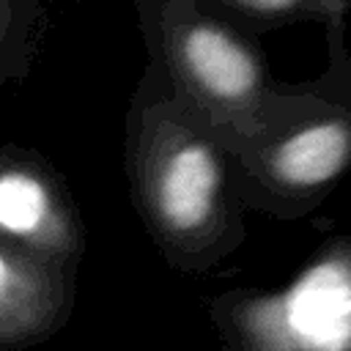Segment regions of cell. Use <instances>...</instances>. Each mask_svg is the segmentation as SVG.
<instances>
[{"label": "cell", "mask_w": 351, "mask_h": 351, "mask_svg": "<svg viewBox=\"0 0 351 351\" xmlns=\"http://www.w3.org/2000/svg\"><path fill=\"white\" fill-rule=\"evenodd\" d=\"M123 162L132 206L170 269L203 274L241 247L244 206L228 154L156 63L129 104Z\"/></svg>", "instance_id": "1"}, {"label": "cell", "mask_w": 351, "mask_h": 351, "mask_svg": "<svg viewBox=\"0 0 351 351\" xmlns=\"http://www.w3.org/2000/svg\"><path fill=\"white\" fill-rule=\"evenodd\" d=\"M225 148L244 208L299 219L351 170V104L315 90L274 93L258 132L211 129Z\"/></svg>", "instance_id": "2"}, {"label": "cell", "mask_w": 351, "mask_h": 351, "mask_svg": "<svg viewBox=\"0 0 351 351\" xmlns=\"http://www.w3.org/2000/svg\"><path fill=\"white\" fill-rule=\"evenodd\" d=\"M222 351H351V236L326 239L282 288L206 302Z\"/></svg>", "instance_id": "3"}, {"label": "cell", "mask_w": 351, "mask_h": 351, "mask_svg": "<svg viewBox=\"0 0 351 351\" xmlns=\"http://www.w3.org/2000/svg\"><path fill=\"white\" fill-rule=\"evenodd\" d=\"M156 66L170 90L211 129L252 134L277 93L261 49L189 0H165L154 14Z\"/></svg>", "instance_id": "4"}, {"label": "cell", "mask_w": 351, "mask_h": 351, "mask_svg": "<svg viewBox=\"0 0 351 351\" xmlns=\"http://www.w3.org/2000/svg\"><path fill=\"white\" fill-rule=\"evenodd\" d=\"M0 239L80 266L85 222L55 165L36 148L0 145Z\"/></svg>", "instance_id": "5"}, {"label": "cell", "mask_w": 351, "mask_h": 351, "mask_svg": "<svg viewBox=\"0 0 351 351\" xmlns=\"http://www.w3.org/2000/svg\"><path fill=\"white\" fill-rule=\"evenodd\" d=\"M77 269L0 239V351L38 346L69 324L77 304Z\"/></svg>", "instance_id": "6"}, {"label": "cell", "mask_w": 351, "mask_h": 351, "mask_svg": "<svg viewBox=\"0 0 351 351\" xmlns=\"http://www.w3.org/2000/svg\"><path fill=\"white\" fill-rule=\"evenodd\" d=\"M41 27V0H0V85L22 82L33 71Z\"/></svg>", "instance_id": "7"}, {"label": "cell", "mask_w": 351, "mask_h": 351, "mask_svg": "<svg viewBox=\"0 0 351 351\" xmlns=\"http://www.w3.org/2000/svg\"><path fill=\"white\" fill-rule=\"evenodd\" d=\"M228 3L233 11H239L247 19L255 22H288V19H299L307 14H321V11H332V3L326 0H222Z\"/></svg>", "instance_id": "8"}]
</instances>
